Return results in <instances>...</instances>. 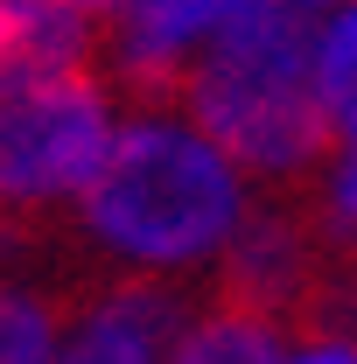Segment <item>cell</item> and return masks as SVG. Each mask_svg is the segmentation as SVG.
<instances>
[{
    "label": "cell",
    "instance_id": "obj_8",
    "mask_svg": "<svg viewBox=\"0 0 357 364\" xmlns=\"http://www.w3.org/2000/svg\"><path fill=\"white\" fill-rule=\"evenodd\" d=\"M315 77H322V98L336 112L343 140H357V0L336 28H322V56H315Z\"/></svg>",
    "mask_w": 357,
    "mask_h": 364
},
{
    "label": "cell",
    "instance_id": "obj_1",
    "mask_svg": "<svg viewBox=\"0 0 357 364\" xmlns=\"http://www.w3.org/2000/svg\"><path fill=\"white\" fill-rule=\"evenodd\" d=\"M322 36L302 0H238L211 28V56L189 63L182 112L231 161L260 176H309L336 147V112L315 77Z\"/></svg>",
    "mask_w": 357,
    "mask_h": 364
},
{
    "label": "cell",
    "instance_id": "obj_4",
    "mask_svg": "<svg viewBox=\"0 0 357 364\" xmlns=\"http://www.w3.org/2000/svg\"><path fill=\"white\" fill-rule=\"evenodd\" d=\"M322 218L315 210H252L245 225H231L224 238V267H218V309H245L267 316L294 336V322L309 309L315 280H322Z\"/></svg>",
    "mask_w": 357,
    "mask_h": 364
},
{
    "label": "cell",
    "instance_id": "obj_10",
    "mask_svg": "<svg viewBox=\"0 0 357 364\" xmlns=\"http://www.w3.org/2000/svg\"><path fill=\"white\" fill-rule=\"evenodd\" d=\"M302 7H322V0H302Z\"/></svg>",
    "mask_w": 357,
    "mask_h": 364
},
{
    "label": "cell",
    "instance_id": "obj_7",
    "mask_svg": "<svg viewBox=\"0 0 357 364\" xmlns=\"http://www.w3.org/2000/svg\"><path fill=\"white\" fill-rule=\"evenodd\" d=\"M176 358H189V364H273V358H294V336L280 322H267V316L218 309V316L182 329Z\"/></svg>",
    "mask_w": 357,
    "mask_h": 364
},
{
    "label": "cell",
    "instance_id": "obj_3",
    "mask_svg": "<svg viewBox=\"0 0 357 364\" xmlns=\"http://www.w3.org/2000/svg\"><path fill=\"white\" fill-rule=\"evenodd\" d=\"M105 147H112L105 91L85 70L0 91V210H36L85 189Z\"/></svg>",
    "mask_w": 357,
    "mask_h": 364
},
{
    "label": "cell",
    "instance_id": "obj_2",
    "mask_svg": "<svg viewBox=\"0 0 357 364\" xmlns=\"http://www.w3.org/2000/svg\"><path fill=\"white\" fill-rule=\"evenodd\" d=\"M85 225L140 267H182L218 252L238 225V176L211 134H182L161 112H140L112 134L105 161L91 168Z\"/></svg>",
    "mask_w": 357,
    "mask_h": 364
},
{
    "label": "cell",
    "instance_id": "obj_5",
    "mask_svg": "<svg viewBox=\"0 0 357 364\" xmlns=\"http://www.w3.org/2000/svg\"><path fill=\"white\" fill-rule=\"evenodd\" d=\"M238 0H127V49H119V85L134 105L161 112V105H182V85H189V43L203 28H218Z\"/></svg>",
    "mask_w": 357,
    "mask_h": 364
},
{
    "label": "cell",
    "instance_id": "obj_6",
    "mask_svg": "<svg viewBox=\"0 0 357 364\" xmlns=\"http://www.w3.org/2000/svg\"><path fill=\"white\" fill-rule=\"evenodd\" d=\"M182 343V294L161 280H119L105 287V301L78 322L63 358L91 364H140V358H176Z\"/></svg>",
    "mask_w": 357,
    "mask_h": 364
},
{
    "label": "cell",
    "instance_id": "obj_9",
    "mask_svg": "<svg viewBox=\"0 0 357 364\" xmlns=\"http://www.w3.org/2000/svg\"><path fill=\"white\" fill-rule=\"evenodd\" d=\"M78 7H91V14H119L127 0H78Z\"/></svg>",
    "mask_w": 357,
    "mask_h": 364
}]
</instances>
